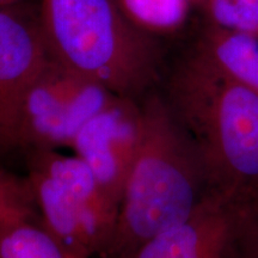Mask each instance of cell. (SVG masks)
<instances>
[{"label":"cell","mask_w":258,"mask_h":258,"mask_svg":"<svg viewBox=\"0 0 258 258\" xmlns=\"http://www.w3.org/2000/svg\"><path fill=\"white\" fill-rule=\"evenodd\" d=\"M143 132L117 225L103 258H123L186 220L212 191L205 164L164 97L141 99Z\"/></svg>","instance_id":"cell-1"},{"label":"cell","mask_w":258,"mask_h":258,"mask_svg":"<svg viewBox=\"0 0 258 258\" xmlns=\"http://www.w3.org/2000/svg\"><path fill=\"white\" fill-rule=\"evenodd\" d=\"M164 98L198 147L212 190L234 202L258 196V93L191 50Z\"/></svg>","instance_id":"cell-2"},{"label":"cell","mask_w":258,"mask_h":258,"mask_svg":"<svg viewBox=\"0 0 258 258\" xmlns=\"http://www.w3.org/2000/svg\"><path fill=\"white\" fill-rule=\"evenodd\" d=\"M42 16L50 55L115 96L143 99L159 79V46L112 0H43Z\"/></svg>","instance_id":"cell-3"},{"label":"cell","mask_w":258,"mask_h":258,"mask_svg":"<svg viewBox=\"0 0 258 258\" xmlns=\"http://www.w3.org/2000/svg\"><path fill=\"white\" fill-rule=\"evenodd\" d=\"M27 179L41 222L79 258H103L110 246L120 207L103 191L84 161L57 150L25 153Z\"/></svg>","instance_id":"cell-4"},{"label":"cell","mask_w":258,"mask_h":258,"mask_svg":"<svg viewBox=\"0 0 258 258\" xmlns=\"http://www.w3.org/2000/svg\"><path fill=\"white\" fill-rule=\"evenodd\" d=\"M117 96L50 55L22 98L17 146L24 154L70 147L80 128Z\"/></svg>","instance_id":"cell-5"},{"label":"cell","mask_w":258,"mask_h":258,"mask_svg":"<svg viewBox=\"0 0 258 258\" xmlns=\"http://www.w3.org/2000/svg\"><path fill=\"white\" fill-rule=\"evenodd\" d=\"M143 132L141 99L118 97L86 122L71 148L120 207Z\"/></svg>","instance_id":"cell-6"},{"label":"cell","mask_w":258,"mask_h":258,"mask_svg":"<svg viewBox=\"0 0 258 258\" xmlns=\"http://www.w3.org/2000/svg\"><path fill=\"white\" fill-rule=\"evenodd\" d=\"M50 57L41 28L0 8V157L18 151V111L25 90Z\"/></svg>","instance_id":"cell-7"},{"label":"cell","mask_w":258,"mask_h":258,"mask_svg":"<svg viewBox=\"0 0 258 258\" xmlns=\"http://www.w3.org/2000/svg\"><path fill=\"white\" fill-rule=\"evenodd\" d=\"M235 202L214 190L190 217L123 258H224Z\"/></svg>","instance_id":"cell-8"},{"label":"cell","mask_w":258,"mask_h":258,"mask_svg":"<svg viewBox=\"0 0 258 258\" xmlns=\"http://www.w3.org/2000/svg\"><path fill=\"white\" fill-rule=\"evenodd\" d=\"M192 51L231 79L258 93V37L209 22Z\"/></svg>","instance_id":"cell-9"},{"label":"cell","mask_w":258,"mask_h":258,"mask_svg":"<svg viewBox=\"0 0 258 258\" xmlns=\"http://www.w3.org/2000/svg\"><path fill=\"white\" fill-rule=\"evenodd\" d=\"M0 258L79 257L32 219L0 224Z\"/></svg>","instance_id":"cell-10"},{"label":"cell","mask_w":258,"mask_h":258,"mask_svg":"<svg viewBox=\"0 0 258 258\" xmlns=\"http://www.w3.org/2000/svg\"><path fill=\"white\" fill-rule=\"evenodd\" d=\"M224 258H258V196L235 202Z\"/></svg>","instance_id":"cell-11"},{"label":"cell","mask_w":258,"mask_h":258,"mask_svg":"<svg viewBox=\"0 0 258 258\" xmlns=\"http://www.w3.org/2000/svg\"><path fill=\"white\" fill-rule=\"evenodd\" d=\"M37 207L29 182L0 169V224L36 219Z\"/></svg>","instance_id":"cell-12"},{"label":"cell","mask_w":258,"mask_h":258,"mask_svg":"<svg viewBox=\"0 0 258 258\" xmlns=\"http://www.w3.org/2000/svg\"><path fill=\"white\" fill-rule=\"evenodd\" d=\"M138 24L156 30H169L184 18L185 0H121Z\"/></svg>","instance_id":"cell-13"},{"label":"cell","mask_w":258,"mask_h":258,"mask_svg":"<svg viewBox=\"0 0 258 258\" xmlns=\"http://www.w3.org/2000/svg\"><path fill=\"white\" fill-rule=\"evenodd\" d=\"M213 24L258 37V0H208Z\"/></svg>","instance_id":"cell-14"},{"label":"cell","mask_w":258,"mask_h":258,"mask_svg":"<svg viewBox=\"0 0 258 258\" xmlns=\"http://www.w3.org/2000/svg\"><path fill=\"white\" fill-rule=\"evenodd\" d=\"M12 2H16V0H0V8H3V6L5 5H9L10 3Z\"/></svg>","instance_id":"cell-15"}]
</instances>
